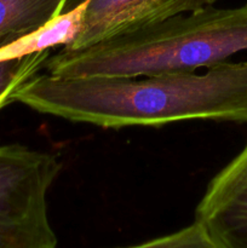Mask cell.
Here are the masks:
<instances>
[{"label": "cell", "mask_w": 247, "mask_h": 248, "mask_svg": "<svg viewBox=\"0 0 247 248\" xmlns=\"http://www.w3.org/2000/svg\"><path fill=\"white\" fill-rule=\"evenodd\" d=\"M247 51V4L207 6L81 48H61L46 60L62 78L152 77L196 72Z\"/></svg>", "instance_id": "7a4b0ae2"}, {"label": "cell", "mask_w": 247, "mask_h": 248, "mask_svg": "<svg viewBox=\"0 0 247 248\" xmlns=\"http://www.w3.org/2000/svg\"><path fill=\"white\" fill-rule=\"evenodd\" d=\"M68 0H0V50L62 14Z\"/></svg>", "instance_id": "52a82bcc"}, {"label": "cell", "mask_w": 247, "mask_h": 248, "mask_svg": "<svg viewBox=\"0 0 247 248\" xmlns=\"http://www.w3.org/2000/svg\"><path fill=\"white\" fill-rule=\"evenodd\" d=\"M125 248H222L198 220L176 232Z\"/></svg>", "instance_id": "9c48e42d"}, {"label": "cell", "mask_w": 247, "mask_h": 248, "mask_svg": "<svg viewBox=\"0 0 247 248\" xmlns=\"http://www.w3.org/2000/svg\"><path fill=\"white\" fill-rule=\"evenodd\" d=\"M61 170L52 153L0 145V248H57L47 195Z\"/></svg>", "instance_id": "3957f363"}, {"label": "cell", "mask_w": 247, "mask_h": 248, "mask_svg": "<svg viewBox=\"0 0 247 248\" xmlns=\"http://www.w3.org/2000/svg\"><path fill=\"white\" fill-rule=\"evenodd\" d=\"M41 114L102 128L161 127L185 120L247 123V61L206 73L62 78L36 74L12 94Z\"/></svg>", "instance_id": "6da1fadb"}, {"label": "cell", "mask_w": 247, "mask_h": 248, "mask_svg": "<svg viewBox=\"0 0 247 248\" xmlns=\"http://www.w3.org/2000/svg\"><path fill=\"white\" fill-rule=\"evenodd\" d=\"M50 55L51 50H47L23 57L0 60V109L12 103L15 91L39 74Z\"/></svg>", "instance_id": "ba28073f"}, {"label": "cell", "mask_w": 247, "mask_h": 248, "mask_svg": "<svg viewBox=\"0 0 247 248\" xmlns=\"http://www.w3.org/2000/svg\"><path fill=\"white\" fill-rule=\"evenodd\" d=\"M219 0H89L79 34L67 50H81L106 39L212 6Z\"/></svg>", "instance_id": "277c9868"}, {"label": "cell", "mask_w": 247, "mask_h": 248, "mask_svg": "<svg viewBox=\"0 0 247 248\" xmlns=\"http://www.w3.org/2000/svg\"><path fill=\"white\" fill-rule=\"evenodd\" d=\"M87 5L89 0H82L75 7L62 12L36 31L22 36L6 47L1 48L0 60L23 57L31 53L51 50L58 46H69L79 34Z\"/></svg>", "instance_id": "8992f818"}, {"label": "cell", "mask_w": 247, "mask_h": 248, "mask_svg": "<svg viewBox=\"0 0 247 248\" xmlns=\"http://www.w3.org/2000/svg\"><path fill=\"white\" fill-rule=\"evenodd\" d=\"M195 220L222 248H247V143L211 179L196 206Z\"/></svg>", "instance_id": "5b68a950"}]
</instances>
